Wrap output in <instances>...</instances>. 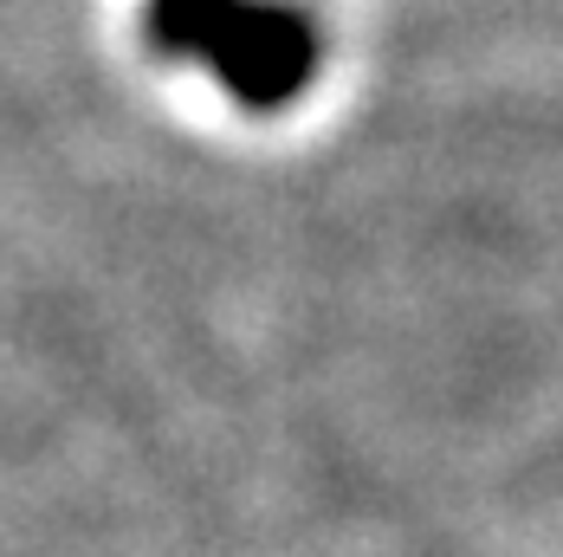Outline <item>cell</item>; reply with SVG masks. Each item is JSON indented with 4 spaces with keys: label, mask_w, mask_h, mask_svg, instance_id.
Masks as SVG:
<instances>
[{
    "label": "cell",
    "mask_w": 563,
    "mask_h": 557,
    "mask_svg": "<svg viewBox=\"0 0 563 557\" xmlns=\"http://www.w3.org/2000/svg\"><path fill=\"white\" fill-rule=\"evenodd\" d=\"M150 40L169 58H208L253 111L291 105L318 72L311 20L279 0H150Z\"/></svg>",
    "instance_id": "obj_1"
}]
</instances>
